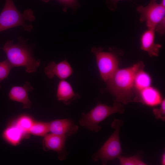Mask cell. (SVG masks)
<instances>
[{
	"label": "cell",
	"mask_w": 165,
	"mask_h": 165,
	"mask_svg": "<svg viewBox=\"0 0 165 165\" xmlns=\"http://www.w3.org/2000/svg\"><path fill=\"white\" fill-rule=\"evenodd\" d=\"M160 104L159 108H154L153 112L155 118L157 119H161L163 121L165 119V101L163 99Z\"/></svg>",
	"instance_id": "obj_21"
},
{
	"label": "cell",
	"mask_w": 165,
	"mask_h": 165,
	"mask_svg": "<svg viewBox=\"0 0 165 165\" xmlns=\"http://www.w3.org/2000/svg\"><path fill=\"white\" fill-rule=\"evenodd\" d=\"M141 61L126 68H118L106 82V90L115 97V102L126 105L135 102L136 92L134 87L135 76L138 71L144 68Z\"/></svg>",
	"instance_id": "obj_1"
},
{
	"label": "cell",
	"mask_w": 165,
	"mask_h": 165,
	"mask_svg": "<svg viewBox=\"0 0 165 165\" xmlns=\"http://www.w3.org/2000/svg\"><path fill=\"white\" fill-rule=\"evenodd\" d=\"M118 158L120 164L122 165H146L140 156L136 155L128 157L119 156Z\"/></svg>",
	"instance_id": "obj_18"
},
{
	"label": "cell",
	"mask_w": 165,
	"mask_h": 165,
	"mask_svg": "<svg viewBox=\"0 0 165 165\" xmlns=\"http://www.w3.org/2000/svg\"><path fill=\"white\" fill-rule=\"evenodd\" d=\"M13 68L7 59L0 62V88L1 82L8 77Z\"/></svg>",
	"instance_id": "obj_20"
},
{
	"label": "cell",
	"mask_w": 165,
	"mask_h": 165,
	"mask_svg": "<svg viewBox=\"0 0 165 165\" xmlns=\"http://www.w3.org/2000/svg\"><path fill=\"white\" fill-rule=\"evenodd\" d=\"M64 7V11H66L68 7L75 9L78 7L79 4L78 0H57Z\"/></svg>",
	"instance_id": "obj_22"
},
{
	"label": "cell",
	"mask_w": 165,
	"mask_h": 165,
	"mask_svg": "<svg viewBox=\"0 0 165 165\" xmlns=\"http://www.w3.org/2000/svg\"><path fill=\"white\" fill-rule=\"evenodd\" d=\"M162 101V96L159 91L150 86L137 93L135 102H139L148 106H153L160 104Z\"/></svg>",
	"instance_id": "obj_12"
},
{
	"label": "cell",
	"mask_w": 165,
	"mask_h": 165,
	"mask_svg": "<svg viewBox=\"0 0 165 165\" xmlns=\"http://www.w3.org/2000/svg\"><path fill=\"white\" fill-rule=\"evenodd\" d=\"M123 0H111V5L112 6L110 8L112 10L116 9L117 8V2ZM132 1V0H129Z\"/></svg>",
	"instance_id": "obj_24"
},
{
	"label": "cell",
	"mask_w": 165,
	"mask_h": 165,
	"mask_svg": "<svg viewBox=\"0 0 165 165\" xmlns=\"http://www.w3.org/2000/svg\"><path fill=\"white\" fill-rule=\"evenodd\" d=\"M152 81L151 77L144 71V68L138 71L134 79V87L137 94L139 91L150 86Z\"/></svg>",
	"instance_id": "obj_16"
},
{
	"label": "cell",
	"mask_w": 165,
	"mask_h": 165,
	"mask_svg": "<svg viewBox=\"0 0 165 165\" xmlns=\"http://www.w3.org/2000/svg\"><path fill=\"white\" fill-rule=\"evenodd\" d=\"M44 72L47 77L50 79L56 76L63 79L68 78L72 73V68L66 60L58 63L54 61L50 63L44 68Z\"/></svg>",
	"instance_id": "obj_10"
},
{
	"label": "cell",
	"mask_w": 165,
	"mask_h": 165,
	"mask_svg": "<svg viewBox=\"0 0 165 165\" xmlns=\"http://www.w3.org/2000/svg\"><path fill=\"white\" fill-rule=\"evenodd\" d=\"M2 49L13 67L24 66L26 71L30 73L35 72L40 66V61L33 57L30 48L21 37L16 44L12 40L7 41Z\"/></svg>",
	"instance_id": "obj_2"
},
{
	"label": "cell",
	"mask_w": 165,
	"mask_h": 165,
	"mask_svg": "<svg viewBox=\"0 0 165 165\" xmlns=\"http://www.w3.org/2000/svg\"><path fill=\"white\" fill-rule=\"evenodd\" d=\"M155 30L148 29L142 34L141 38V48L147 52L151 57L158 56L162 47L161 45L155 42Z\"/></svg>",
	"instance_id": "obj_13"
},
{
	"label": "cell",
	"mask_w": 165,
	"mask_h": 165,
	"mask_svg": "<svg viewBox=\"0 0 165 165\" xmlns=\"http://www.w3.org/2000/svg\"><path fill=\"white\" fill-rule=\"evenodd\" d=\"M34 122L32 119L27 116H20L17 120L16 124L23 131L28 133Z\"/></svg>",
	"instance_id": "obj_19"
},
{
	"label": "cell",
	"mask_w": 165,
	"mask_h": 165,
	"mask_svg": "<svg viewBox=\"0 0 165 165\" xmlns=\"http://www.w3.org/2000/svg\"><path fill=\"white\" fill-rule=\"evenodd\" d=\"M50 0H42L43 2H47L50 1Z\"/></svg>",
	"instance_id": "obj_27"
},
{
	"label": "cell",
	"mask_w": 165,
	"mask_h": 165,
	"mask_svg": "<svg viewBox=\"0 0 165 165\" xmlns=\"http://www.w3.org/2000/svg\"><path fill=\"white\" fill-rule=\"evenodd\" d=\"M161 161L162 164L163 165L165 164V154L164 153L162 156Z\"/></svg>",
	"instance_id": "obj_25"
},
{
	"label": "cell",
	"mask_w": 165,
	"mask_h": 165,
	"mask_svg": "<svg viewBox=\"0 0 165 165\" xmlns=\"http://www.w3.org/2000/svg\"><path fill=\"white\" fill-rule=\"evenodd\" d=\"M155 30L161 35H164L165 31V18L157 24L155 28Z\"/></svg>",
	"instance_id": "obj_23"
},
{
	"label": "cell",
	"mask_w": 165,
	"mask_h": 165,
	"mask_svg": "<svg viewBox=\"0 0 165 165\" xmlns=\"http://www.w3.org/2000/svg\"><path fill=\"white\" fill-rule=\"evenodd\" d=\"M67 138L64 136L52 133L47 134L43 140V149L46 151L52 150L57 152L60 160L65 159L68 154L65 148Z\"/></svg>",
	"instance_id": "obj_8"
},
{
	"label": "cell",
	"mask_w": 165,
	"mask_h": 165,
	"mask_svg": "<svg viewBox=\"0 0 165 165\" xmlns=\"http://www.w3.org/2000/svg\"><path fill=\"white\" fill-rule=\"evenodd\" d=\"M123 122L120 119H115L111 127L114 131L102 147L92 156L95 161L101 160L102 164L106 165L110 160L118 158L122 153L119 134Z\"/></svg>",
	"instance_id": "obj_5"
},
{
	"label": "cell",
	"mask_w": 165,
	"mask_h": 165,
	"mask_svg": "<svg viewBox=\"0 0 165 165\" xmlns=\"http://www.w3.org/2000/svg\"><path fill=\"white\" fill-rule=\"evenodd\" d=\"M57 96L58 100L66 105H68L73 100L79 98L80 96L75 94L70 83L62 80L58 83Z\"/></svg>",
	"instance_id": "obj_14"
},
{
	"label": "cell",
	"mask_w": 165,
	"mask_h": 165,
	"mask_svg": "<svg viewBox=\"0 0 165 165\" xmlns=\"http://www.w3.org/2000/svg\"><path fill=\"white\" fill-rule=\"evenodd\" d=\"M124 111V106L120 103L115 102L112 107L99 104L87 114L82 113L79 123L90 130L98 132L101 129L100 123L113 114H122Z\"/></svg>",
	"instance_id": "obj_4"
},
{
	"label": "cell",
	"mask_w": 165,
	"mask_h": 165,
	"mask_svg": "<svg viewBox=\"0 0 165 165\" xmlns=\"http://www.w3.org/2000/svg\"><path fill=\"white\" fill-rule=\"evenodd\" d=\"M91 51L95 56L101 77L106 82L119 68L118 57L112 52L103 51L101 47H94Z\"/></svg>",
	"instance_id": "obj_6"
},
{
	"label": "cell",
	"mask_w": 165,
	"mask_h": 165,
	"mask_svg": "<svg viewBox=\"0 0 165 165\" xmlns=\"http://www.w3.org/2000/svg\"><path fill=\"white\" fill-rule=\"evenodd\" d=\"M26 133L16 124L6 127L2 133V137L7 142L16 145L20 142Z\"/></svg>",
	"instance_id": "obj_15"
},
{
	"label": "cell",
	"mask_w": 165,
	"mask_h": 165,
	"mask_svg": "<svg viewBox=\"0 0 165 165\" xmlns=\"http://www.w3.org/2000/svg\"><path fill=\"white\" fill-rule=\"evenodd\" d=\"M157 1L150 0L147 6L140 5L137 8L140 14V21L145 22L148 29L155 30L157 24L165 18V7Z\"/></svg>",
	"instance_id": "obj_7"
},
{
	"label": "cell",
	"mask_w": 165,
	"mask_h": 165,
	"mask_svg": "<svg viewBox=\"0 0 165 165\" xmlns=\"http://www.w3.org/2000/svg\"><path fill=\"white\" fill-rule=\"evenodd\" d=\"M49 130L51 133L67 138L77 133L79 127L68 119H56L49 122Z\"/></svg>",
	"instance_id": "obj_9"
},
{
	"label": "cell",
	"mask_w": 165,
	"mask_h": 165,
	"mask_svg": "<svg viewBox=\"0 0 165 165\" xmlns=\"http://www.w3.org/2000/svg\"><path fill=\"white\" fill-rule=\"evenodd\" d=\"M33 90L30 82L28 81L23 86L12 87L9 94V97L11 100L22 103L24 108H29L31 107V102L29 98L28 94Z\"/></svg>",
	"instance_id": "obj_11"
},
{
	"label": "cell",
	"mask_w": 165,
	"mask_h": 165,
	"mask_svg": "<svg viewBox=\"0 0 165 165\" xmlns=\"http://www.w3.org/2000/svg\"><path fill=\"white\" fill-rule=\"evenodd\" d=\"M49 132V122H34L28 133L36 136H44Z\"/></svg>",
	"instance_id": "obj_17"
},
{
	"label": "cell",
	"mask_w": 165,
	"mask_h": 165,
	"mask_svg": "<svg viewBox=\"0 0 165 165\" xmlns=\"http://www.w3.org/2000/svg\"><path fill=\"white\" fill-rule=\"evenodd\" d=\"M163 6L165 7V0H162L160 3Z\"/></svg>",
	"instance_id": "obj_26"
},
{
	"label": "cell",
	"mask_w": 165,
	"mask_h": 165,
	"mask_svg": "<svg viewBox=\"0 0 165 165\" xmlns=\"http://www.w3.org/2000/svg\"><path fill=\"white\" fill-rule=\"evenodd\" d=\"M35 17L31 9L20 13L16 8L13 0H5V4L0 14V32L13 28L22 27L27 31L30 32L32 25L27 24L26 21L32 22Z\"/></svg>",
	"instance_id": "obj_3"
}]
</instances>
